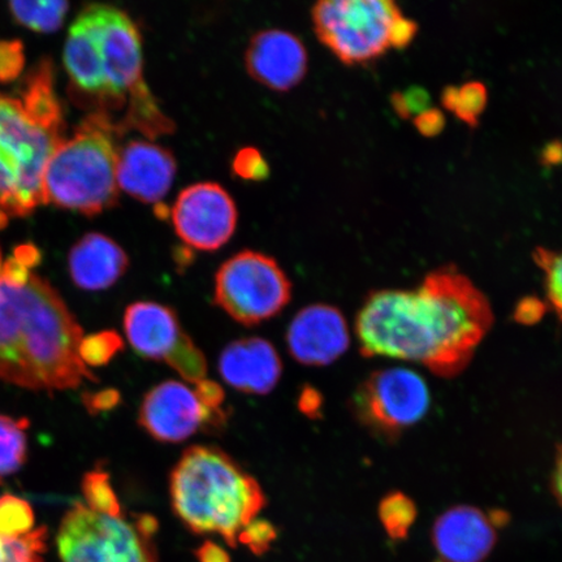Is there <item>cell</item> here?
<instances>
[{"instance_id":"cell-1","label":"cell","mask_w":562,"mask_h":562,"mask_svg":"<svg viewBox=\"0 0 562 562\" xmlns=\"http://www.w3.org/2000/svg\"><path fill=\"white\" fill-rule=\"evenodd\" d=\"M494 325L490 301L453 267L428 273L413 290L378 291L356 318L361 353L419 363L452 378L468 367Z\"/></svg>"},{"instance_id":"cell-2","label":"cell","mask_w":562,"mask_h":562,"mask_svg":"<svg viewBox=\"0 0 562 562\" xmlns=\"http://www.w3.org/2000/svg\"><path fill=\"white\" fill-rule=\"evenodd\" d=\"M41 252L21 245L0 271V378L33 391L97 379L80 358L83 331L60 294L33 272Z\"/></svg>"},{"instance_id":"cell-3","label":"cell","mask_w":562,"mask_h":562,"mask_svg":"<svg viewBox=\"0 0 562 562\" xmlns=\"http://www.w3.org/2000/svg\"><path fill=\"white\" fill-rule=\"evenodd\" d=\"M63 58L77 101L111 119L125 111L122 135L137 131L151 140L175 131L144 79L143 37L125 11L87 5L69 27Z\"/></svg>"},{"instance_id":"cell-4","label":"cell","mask_w":562,"mask_h":562,"mask_svg":"<svg viewBox=\"0 0 562 562\" xmlns=\"http://www.w3.org/2000/svg\"><path fill=\"white\" fill-rule=\"evenodd\" d=\"M53 63H37L16 94L0 91V227L44 203L48 160L65 139Z\"/></svg>"},{"instance_id":"cell-5","label":"cell","mask_w":562,"mask_h":562,"mask_svg":"<svg viewBox=\"0 0 562 562\" xmlns=\"http://www.w3.org/2000/svg\"><path fill=\"white\" fill-rule=\"evenodd\" d=\"M175 515L194 533H216L235 547L267 498L261 484L223 449H186L170 475Z\"/></svg>"},{"instance_id":"cell-6","label":"cell","mask_w":562,"mask_h":562,"mask_svg":"<svg viewBox=\"0 0 562 562\" xmlns=\"http://www.w3.org/2000/svg\"><path fill=\"white\" fill-rule=\"evenodd\" d=\"M121 136L112 119L98 112L82 119L72 137H65L48 160L44 176V203L97 216L116 206Z\"/></svg>"},{"instance_id":"cell-7","label":"cell","mask_w":562,"mask_h":562,"mask_svg":"<svg viewBox=\"0 0 562 562\" xmlns=\"http://www.w3.org/2000/svg\"><path fill=\"white\" fill-rule=\"evenodd\" d=\"M157 527L149 515L128 519L76 504L63 518L56 543L61 562H157Z\"/></svg>"},{"instance_id":"cell-8","label":"cell","mask_w":562,"mask_h":562,"mask_svg":"<svg viewBox=\"0 0 562 562\" xmlns=\"http://www.w3.org/2000/svg\"><path fill=\"white\" fill-rule=\"evenodd\" d=\"M402 18L391 0H323L312 10L316 37L348 66L367 65L390 50Z\"/></svg>"},{"instance_id":"cell-9","label":"cell","mask_w":562,"mask_h":562,"mask_svg":"<svg viewBox=\"0 0 562 562\" xmlns=\"http://www.w3.org/2000/svg\"><path fill=\"white\" fill-rule=\"evenodd\" d=\"M291 299L290 278L277 259L265 252H237L215 273V304L243 326L255 327L276 318Z\"/></svg>"},{"instance_id":"cell-10","label":"cell","mask_w":562,"mask_h":562,"mask_svg":"<svg viewBox=\"0 0 562 562\" xmlns=\"http://www.w3.org/2000/svg\"><path fill=\"white\" fill-rule=\"evenodd\" d=\"M124 331L133 350L145 360L165 362L187 383L206 379V357L184 331L171 306L133 302L124 313Z\"/></svg>"},{"instance_id":"cell-11","label":"cell","mask_w":562,"mask_h":562,"mask_svg":"<svg viewBox=\"0 0 562 562\" xmlns=\"http://www.w3.org/2000/svg\"><path fill=\"white\" fill-rule=\"evenodd\" d=\"M430 403L424 378L411 369L390 368L374 372L358 386L353 406L364 426L384 437H396L416 426Z\"/></svg>"},{"instance_id":"cell-12","label":"cell","mask_w":562,"mask_h":562,"mask_svg":"<svg viewBox=\"0 0 562 562\" xmlns=\"http://www.w3.org/2000/svg\"><path fill=\"white\" fill-rule=\"evenodd\" d=\"M168 216L180 240L199 251L223 248L234 236L238 221L232 195L210 181L182 189Z\"/></svg>"},{"instance_id":"cell-13","label":"cell","mask_w":562,"mask_h":562,"mask_svg":"<svg viewBox=\"0 0 562 562\" xmlns=\"http://www.w3.org/2000/svg\"><path fill=\"white\" fill-rule=\"evenodd\" d=\"M138 425L154 440L172 445L201 430L221 431L194 386L179 381L161 382L147 391L139 405Z\"/></svg>"},{"instance_id":"cell-14","label":"cell","mask_w":562,"mask_h":562,"mask_svg":"<svg viewBox=\"0 0 562 562\" xmlns=\"http://www.w3.org/2000/svg\"><path fill=\"white\" fill-rule=\"evenodd\" d=\"M285 341L294 361L304 367H327L349 348L348 323L335 306L308 305L294 315Z\"/></svg>"},{"instance_id":"cell-15","label":"cell","mask_w":562,"mask_h":562,"mask_svg":"<svg viewBox=\"0 0 562 562\" xmlns=\"http://www.w3.org/2000/svg\"><path fill=\"white\" fill-rule=\"evenodd\" d=\"M308 58L304 42L281 30L252 35L245 52V67L252 80L273 91H290L307 74Z\"/></svg>"},{"instance_id":"cell-16","label":"cell","mask_w":562,"mask_h":562,"mask_svg":"<svg viewBox=\"0 0 562 562\" xmlns=\"http://www.w3.org/2000/svg\"><path fill=\"white\" fill-rule=\"evenodd\" d=\"M176 171L172 151L150 139H133L119 149V189L139 202L159 207L171 191Z\"/></svg>"},{"instance_id":"cell-17","label":"cell","mask_w":562,"mask_h":562,"mask_svg":"<svg viewBox=\"0 0 562 562\" xmlns=\"http://www.w3.org/2000/svg\"><path fill=\"white\" fill-rule=\"evenodd\" d=\"M431 537L445 562H483L494 551L497 527L486 512L459 505L438 517Z\"/></svg>"},{"instance_id":"cell-18","label":"cell","mask_w":562,"mask_h":562,"mask_svg":"<svg viewBox=\"0 0 562 562\" xmlns=\"http://www.w3.org/2000/svg\"><path fill=\"white\" fill-rule=\"evenodd\" d=\"M217 370L224 382L246 395H269L283 375L276 347L262 337H244L222 350Z\"/></svg>"},{"instance_id":"cell-19","label":"cell","mask_w":562,"mask_h":562,"mask_svg":"<svg viewBox=\"0 0 562 562\" xmlns=\"http://www.w3.org/2000/svg\"><path fill=\"white\" fill-rule=\"evenodd\" d=\"M130 269V257L111 237L91 232L77 241L68 256L69 276L80 290H109Z\"/></svg>"},{"instance_id":"cell-20","label":"cell","mask_w":562,"mask_h":562,"mask_svg":"<svg viewBox=\"0 0 562 562\" xmlns=\"http://www.w3.org/2000/svg\"><path fill=\"white\" fill-rule=\"evenodd\" d=\"M69 4L65 0L42 2H11L10 10L20 24L40 33L58 31L67 16Z\"/></svg>"},{"instance_id":"cell-21","label":"cell","mask_w":562,"mask_h":562,"mask_svg":"<svg viewBox=\"0 0 562 562\" xmlns=\"http://www.w3.org/2000/svg\"><path fill=\"white\" fill-rule=\"evenodd\" d=\"M26 419L0 416V476L11 475L24 465L27 440Z\"/></svg>"},{"instance_id":"cell-22","label":"cell","mask_w":562,"mask_h":562,"mask_svg":"<svg viewBox=\"0 0 562 562\" xmlns=\"http://www.w3.org/2000/svg\"><path fill=\"white\" fill-rule=\"evenodd\" d=\"M46 543L45 527L21 533L0 531V562H45Z\"/></svg>"},{"instance_id":"cell-23","label":"cell","mask_w":562,"mask_h":562,"mask_svg":"<svg viewBox=\"0 0 562 562\" xmlns=\"http://www.w3.org/2000/svg\"><path fill=\"white\" fill-rule=\"evenodd\" d=\"M442 103L461 121L475 125L487 103V90L480 82L465 83L460 88H448Z\"/></svg>"},{"instance_id":"cell-24","label":"cell","mask_w":562,"mask_h":562,"mask_svg":"<svg viewBox=\"0 0 562 562\" xmlns=\"http://www.w3.org/2000/svg\"><path fill=\"white\" fill-rule=\"evenodd\" d=\"M82 494L90 509L108 515H122L121 502L112 487L110 475L103 470H93L83 476Z\"/></svg>"},{"instance_id":"cell-25","label":"cell","mask_w":562,"mask_h":562,"mask_svg":"<svg viewBox=\"0 0 562 562\" xmlns=\"http://www.w3.org/2000/svg\"><path fill=\"white\" fill-rule=\"evenodd\" d=\"M533 261L543 272L548 302L562 322V250L539 248L533 252Z\"/></svg>"},{"instance_id":"cell-26","label":"cell","mask_w":562,"mask_h":562,"mask_svg":"<svg viewBox=\"0 0 562 562\" xmlns=\"http://www.w3.org/2000/svg\"><path fill=\"white\" fill-rule=\"evenodd\" d=\"M124 349L122 336L115 331H103L83 336L80 346V358L86 367L100 368Z\"/></svg>"},{"instance_id":"cell-27","label":"cell","mask_w":562,"mask_h":562,"mask_svg":"<svg viewBox=\"0 0 562 562\" xmlns=\"http://www.w3.org/2000/svg\"><path fill=\"white\" fill-rule=\"evenodd\" d=\"M416 508L406 497L393 495L381 505L379 516L386 533L393 539H404L416 519Z\"/></svg>"},{"instance_id":"cell-28","label":"cell","mask_w":562,"mask_h":562,"mask_svg":"<svg viewBox=\"0 0 562 562\" xmlns=\"http://www.w3.org/2000/svg\"><path fill=\"white\" fill-rule=\"evenodd\" d=\"M34 529V515L30 504L12 495L0 497V531L27 532Z\"/></svg>"},{"instance_id":"cell-29","label":"cell","mask_w":562,"mask_h":562,"mask_svg":"<svg viewBox=\"0 0 562 562\" xmlns=\"http://www.w3.org/2000/svg\"><path fill=\"white\" fill-rule=\"evenodd\" d=\"M232 172L245 181H263L269 178L271 170L261 151L256 147L246 146L232 159Z\"/></svg>"},{"instance_id":"cell-30","label":"cell","mask_w":562,"mask_h":562,"mask_svg":"<svg viewBox=\"0 0 562 562\" xmlns=\"http://www.w3.org/2000/svg\"><path fill=\"white\" fill-rule=\"evenodd\" d=\"M25 67L23 42L19 40L0 41V82L19 79Z\"/></svg>"},{"instance_id":"cell-31","label":"cell","mask_w":562,"mask_h":562,"mask_svg":"<svg viewBox=\"0 0 562 562\" xmlns=\"http://www.w3.org/2000/svg\"><path fill=\"white\" fill-rule=\"evenodd\" d=\"M276 537L277 531L270 522L258 521V519H256V521L241 533L240 538H238V542L250 547L255 552H263L270 547V543Z\"/></svg>"},{"instance_id":"cell-32","label":"cell","mask_w":562,"mask_h":562,"mask_svg":"<svg viewBox=\"0 0 562 562\" xmlns=\"http://www.w3.org/2000/svg\"><path fill=\"white\" fill-rule=\"evenodd\" d=\"M428 102V95L419 89L407 90L404 94H396L393 104L400 115H420L424 114Z\"/></svg>"},{"instance_id":"cell-33","label":"cell","mask_w":562,"mask_h":562,"mask_svg":"<svg viewBox=\"0 0 562 562\" xmlns=\"http://www.w3.org/2000/svg\"><path fill=\"white\" fill-rule=\"evenodd\" d=\"M119 403H121V393L115 390L91 393L86 397V405L93 414L114 409Z\"/></svg>"},{"instance_id":"cell-34","label":"cell","mask_w":562,"mask_h":562,"mask_svg":"<svg viewBox=\"0 0 562 562\" xmlns=\"http://www.w3.org/2000/svg\"><path fill=\"white\" fill-rule=\"evenodd\" d=\"M322 395L318 391L313 389V386H304L301 390L299 396V409L302 414H305L308 418H316L321 416L322 411Z\"/></svg>"},{"instance_id":"cell-35","label":"cell","mask_w":562,"mask_h":562,"mask_svg":"<svg viewBox=\"0 0 562 562\" xmlns=\"http://www.w3.org/2000/svg\"><path fill=\"white\" fill-rule=\"evenodd\" d=\"M417 125L424 135L432 136L437 135V133L442 128V125H445V119H442L440 112L431 110L418 115Z\"/></svg>"},{"instance_id":"cell-36","label":"cell","mask_w":562,"mask_h":562,"mask_svg":"<svg viewBox=\"0 0 562 562\" xmlns=\"http://www.w3.org/2000/svg\"><path fill=\"white\" fill-rule=\"evenodd\" d=\"M552 486L553 494L557 496L558 502L562 507V447L560 448L559 454L557 457V462H554Z\"/></svg>"},{"instance_id":"cell-37","label":"cell","mask_w":562,"mask_h":562,"mask_svg":"<svg viewBox=\"0 0 562 562\" xmlns=\"http://www.w3.org/2000/svg\"><path fill=\"white\" fill-rule=\"evenodd\" d=\"M3 262L4 261H2V255H0V271H2Z\"/></svg>"}]
</instances>
